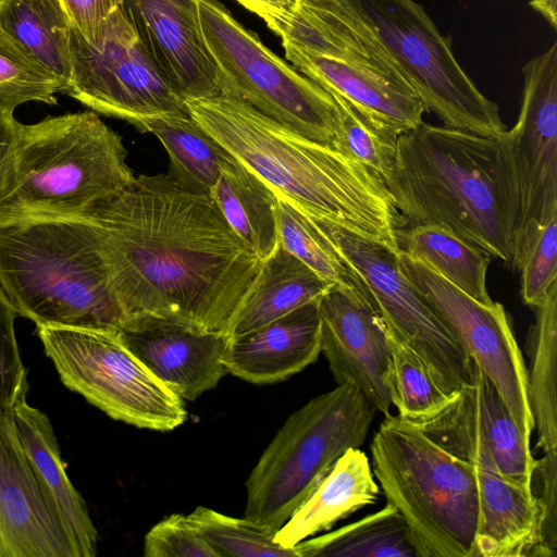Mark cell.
<instances>
[{
	"instance_id": "cell-1",
	"label": "cell",
	"mask_w": 557,
	"mask_h": 557,
	"mask_svg": "<svg viewBox=\"0 0 557 557\" xmlns=\"http://www.w3.org/2000/svg\"><path fill=\"white\" fill-rule=\"evenodd\" d=\"M86 220L124 323L156 318L232 333L262 261L210 196L187 193L166 174L138 175Z\"/></svg>"
},
{
	"instance_id": "cell-2",
	"label": "cell",
	"mask_w": 557,
	"mask_h": 557,
	"mask_svg": "<svg viewBox=\"0 0 557 557\" xmlns=\"http://www.w3.org/2000/svg\"><path fill=\"white\" fill-rule=\"evenodd\" d=\"M185 102L199 125L277 196L311 219L398 250L399 214L370 170L237 99L219 95Z\"/></svg>"
},
{
	"instance_id": "cell-3",
	"label": "cell",
	"mask_w": 557,
	"mask_h": 557,
	"mask_svg": "<svg viewBox=\"0 0 557 557\" xmlns=\"http://www.w3.org/2000/svg\"><path fill=\"white\" fill-rule=\"evenodd\" d=\"M383 183L408 225H441L509 264L510 220L497 137L422 121L398 135Z\"/></svg>"
},
{
	"instance_id": "cell-4",
	"label": "cell",
	"mask_w": 557,
	"mask_h": 557,
	"mask_svg": "<svg viewBox=\"0 0 557 557\" xmlns=\"http://www.w3.org/2000/svg\"><path fill=\"white\" fill-rule=\"evenodd\" d=\"M120 134L92 110L22 124L0 166V225L86 219L135 181Z\"/></svg>"
},
{
	"instance_id": "cell-5",
	"label": "cell",
	"mask_w": 557,
	"mask_h": 557,
	"mask_svg": "<svg viewBox=\"0 0 557 557\" xmlns=\"http://www.w3.org/2000/svg\"><path fill=\"white\" fill-rule=\"evenodd\" d=\"M0 284L17 315L36 326L120 330L124 323L86 219L0 225Z\"/></svg>"
},
{
	"instance_id": "cell-6",
	"label": "cell",
	"mask_w": 557,
	"mask_h": 557,
	"mask_svg": "<svg viewBox=\"0 0 557 557\" xmlns=\"http://www.w3.org/2000/svg\"><path fill=\"white\" fill-rule=\"evenodd\" d=\"M370 453L374 478L405 519L418 557H475L479 496L470 462L392 413Z\"/></svg>"
},
{
	"instance_id": "cell-7",
	"label": "cell",
	"mask_w": 557,
	"mask_h": 557,
	"mask_svg": "<svg viewBox=\"0 0 557 557\" xmlns=\"http://www.w3.org/2000/svg\"><path fill=\"white\" fill-rule=\"evenodd\" d=\"M286 59L327 91L397 136L417 127L425 109L366 20L348 0H308Z\"/></svg>"
},
{
	"instance_id": "cell-8",
	"label": "cell",
	"mask_w": 557,
	"mask_h": 557,
	"mask_svg": "<svg viewBox=\"0 0 557 557\" xmlns=\"http://www.w3.org/2000/svg\"><path fill=\"white\" fill-rule=\"evenodd\" d=\"M376 412L349 383L337 384L293 412L246 481L244 517L276 532L335 461L364 443Z\"/></svg>"
},
{
	"instance_id": "cell-9",
	"label": "cell",
	"mask_w": 557,
	"mask_h": 557,
	"mask_svg": "<svg viewBox=\"0 0 557 557\" xmlns=\"http://www.w3.org/2000/svg\"><path fill=\"white\" fill-rule=\"evenodd\" d=\"M197 9L221 95L249 104L312 141L333 147L336 117L332 96L271 51L220 1L198 0Z\"/></svg>"
},
{
	"instance_id": "cell-10",
	"label": "cell",
	"mask_w": 557,
	"mask_h": 557,
	"mask_svg": "<svg viewBox=\"0 0 557 557\" xmlns=\"http://www.w3.org/2000/svg\"><path fill=\"white\" fill-rule=\"evenodd\" d=\"M370 25L426 112L446 126L488 137L505 131L498 106L484 96L414 0H348Z\"/></svg>"
},
{
	"instance_id": "cell-11",
	"label": "cell",
	"mask_w": 557,
	"mask_h": 557,
	"mask_svg": "<svg viewBox=\"0 0 557 557\" xmlns=\"http://www.w3.org/2000/svg\"><path fill=\"white\" fill-rule=\"evenodd\" d=\"M60 380L110 418L154 431L187 419L183 399L128 349L119 330L36 326Z\"/></svg>"
},
{
	"instance_id": "cell-12",
	"label": "cell",
	"mask_w": 557,
	"mask_h": 557,
	"mask_svg": "<svg viewBox=\"0 0 557 557\" xmlns=\"http://www.w3.org/2000/svg\"><path fill=\"white\" fill-rule=\"evenodd\" d=\"M522 73L517 123L497 137L515 270L537 231L557 216V42L531 59Z\"/></svg>"
},
{
	"instance_id": "cell-13",
	"label": "cell",
	"mask_w": 557,
	"mask_h": 557,
	"mask_svg": "<svg viewBox=\"0 0 557 557\" xmlns=\"http://www.w3.org/2000/svg\"><path fill=\"white\" fill-rule=\"evenodd\" d=\"M311 220L352 273L387 332L421 359L447 394L456 395L470 380V359L403 271L398 250Z\"/></svg>"
},
{
	"instance_id": "cell-14",
	"label": "cell",
	"mask_w": 557,
	"mask_h": 557,
	"mask_svg": "<svg viewBox=\"0 0 557 557\" xmlns=\"http://www.w3.org/2000/svg\"><path fill=\"white\" fill-rule=\"evenodd\" d=\"M71 75L63 94L89 110L137 124L149 117L185 114V100L147 52L123 4L99 36L87 41L71 26Z\"/></svg>"
},
{
	"instance_id": "cell-15",
	"label": "cell",
	"mask_w": 557,
	"mask_h": 557,
	"mask_svg": "<svg viewBox=\"0 0 557 557\" xmlns=\"http://www.w3.org/2000/svg\"><path fill=\"white\" fill-rule=\"evenodd\" d=\"M416 425L472 466L479 496L475 557L537 556V496L500 473L463 389Z\"/></svg>"
},
{
	"instance_id": "cell-16",
	"label": "cell",
	"mask_w": 557,
	"mask_h": 557,
	"mask_svg": "<svg viewBox=\"0 0 557 557\" xmlns=\"http://www.w3.org/2000/svg\"><path fill=\"white\" fill-rule=\"evenodd\" d=\"M398 259L405 274L442 318L467 356L496 387L523 438L531 444L534 420L528 369L504 306L495 301L480 302L399 250Z\"/></svg>"
},
{
	"instance_id": "cell-17",
	"label": "cell",
	"mask_w": 557,
	"mask_h": 557,
	"mask_svg": "<svg viewBox=\"0 0 557 557\" xmlns=\"http://www.w3.org/2000/svg\"><path fill=\"white\" fill-rule=\"evenodd\" d=\"M318 308L321 352L335 382L355 385L377 412L391 414L388 332L363 290L332 285Z\"/></svg>"
},
{
	"instance_id": "cell-18",
	"label": "cell",
	"mask_w": 557,
	"mask_h": 557,
	"mask_svg": "<svg viewBox=\"0 0 557 557\" xmlns=\"http://www.w3.org/2000/svg\"><path fill=\"white\" fill-rule=\"evenodd\" d=\"M0 557H77L36 479L12 411L1 408Z\"/></svg>"
},
{
	"instance_id": "cell-19",
	"label": "cell",
	"mask_w": 557,
	"mask_h": 557,
	"mask_svg": "<svg viewBox=\"0 0 557 557\" xmlns=\"http://www.w3.org/2000/svg\"><path fill=\"white\" fill-rule=\"evenodd\" d=\"M198 0H122L154 64L184 99L221 95L216 67L206 46Z\"/></svg>"
},
{
	"instance_id": "cell-20",
	"label": "cell",
	"mask_w": 557,
	"mask_h": 557,
	"mask_svg": "<svg viewBox=\"0 0 557 557\" xmlns=\"http://www.w3.org/2000/svg\"><path fill=\"white\" fill-rule=\"evenodd\" d=\"M119 332L128 349L182 399L195 400L227 373L230 333L156 318L129 320Z\"/></svg>"
},
{
	"instance_id": "cell-21",
	"label": "cell",
	"mask_w": 557,
	"mask_h": 557,
	"mask_svg": "<svg viewBox=\"0 0 557 557\" xmlns=\"http://www.w3.org/2000/svg\"><path fill=\"white\" fill-rule=\"evenodd\" d=\"M318 301L232 335L224 357L227 373L253 384H272L313 363L321 352Z\"/></svg>"
},
{
	"instance_id": "cell-22",
	"label": "cell",
	"mask_w": 557,
	"mask_h": 557,
	"mask_svg": "<svg viewBox=\"0 0 557 557\" xmlns=\"http://www.w3.org/2000/svg\"><path fill=\"white\" fill-rule=\"evenodd\" d=\"M12 414L36 479L73 543L77 557L96 556L98 531L85 500L66 474L50 419L30 406L26 396L14 405Z\"/></svg>"
},
{
	"instance_id": "cell-23",
	"label": "cell",
	"mask_w": 557,
	"mask_h": 557,
	"mask_svg": "<svg viewBox=\"0 0 557 557\" xmlns=\"http://www.w3.org/2000/svg\"><path fill=\"white\" fill-rule=\"evenodd\" d=\"M380 486L369 457L359 447L347 449L332 466L310 495L275 532L280 545L297 543L331 530L338 521L373 505Z\"/></svg>"
},
{
	"instance_id": "cell-24",
	"label": "cell",
	"mask_w": 557,
	"mask_h": 557,
	"mask_svg": "<svg viewBox=\"0 0 557 557\" xmlns=\"http://www.w3.org/2000/svg\"><path fill=\"white\" fill-rule=\"evenodd\" d=\"M210 197L221 215L261 260L278 244L277 196L253 170L225 150Z\"/></svg>"
},
{
	"instance_id": "cell-25",
	"label": "cell",
	"mask_w": 557,
	"mask_h": 557,
	"mask_svg": "<svg viewBox=\"0 0 557 557\" xmlns=\"http://www.w3.org/2000/svg\"><path fill=\"white\" fill-rule=\"evenodd\" d=\"M332 285L278 243L262 261L231 334L249 332L306 304L318 301Z\"/></svg>"
},
{
	"instance_id": "cell-26",
	"label": "cell",
	"mask_w": 557,
	"mask_h": 557,
	"mask_svg": "<svg viewBox=\"0 0 557 557\" xmlns=\"http://www.w3.org/2000/svg\"><path fill=\"white\" fill-rule=\"evenodd\" d=\"M0 29L64 91L71 75V24L58 0H0Z\"/></svg>"
},
{
	"instance_id": "cell-27",
	"label": "cell",
	"mask_w": 557,
	"mask_h": 557,
	"mask_svg": "<svg viewBox=\"0 0 557 557\" xmlns=\"http://www.w3.org/2000/svg\"><path fill=\"white\" fill-rule=\"evenodd\" d=\"M398 250L483 304L494 300L487 292L491 257L483 250L436 224H410L396 231Z\"/></svg>"
},
{
	"instance_id": "cell-28",
	"label": "cell",
	"mask_w": 557,
	"mask_h": 557,
	"mask_svg": "<svg viewBox=\"0 0 557 557\" xmlns=\"http://www.w3.org/2000/svg\"><path fill=\"white\" fill-rule=\"evenodd\" d=\"M136 128L151 133L169 157L168 177L183 190L210 196L221 171L225 149L188 113L140 121Z\"/></svg>"
},
{
	"instance_id": "cell-29",
	"label": "cell",
	"mask_w": 557,
	"mask_h": 557,
	"mask_svg": "<svg viewBox=\"0 0 557 557\" xmlns=\"http://www.w3.org/2000/svg\"><path fill=\"white\" fill-rule=\"evenodd\" d=\"M469 370L470 380L461 388L498 470L510 481L533 488L537 459L531 444L523 438L496 387L471 359Z\"/></svg>"
},
{
	"instance_id": "cell-30",
	"label": "cell",
	"mask_w": 557,
	"mask_h": 557,
	"mask_svg": "<svg viewBox=\"0 0 557 557\" xmlns=\"http://www.w3.org/2000/svg\"><path fill=\"white\" fill-rule=\"evenodd\" d=\"M535 322L527 341L530 357V407L543 455L557 454V283L534 308Z\"/></svg>"
},
{
	"instance_id": "cell-31",
	"label": "cell",
	"mask_w": 557,
	"mask_h": 557,
	"mask_svg": "<svg viewBox=\"0 0 557 557\" xmlns=\"http://www.w3.org/2000/svg\"><path fill=\"white\" fill-rule=\"evenodd\" d=\"M297 557H418L408 525L389 503L380 510L294 546Z\"/></svg>"
},
{
	"instance_id": "cell-32",
	"label": "cell",
	"mask_w": 557,
	"mask_h": 557,
	"mask_svg": "<svg viewBox=\"0 0 557 557\" xmlns=\"http://www.w3.org/2000/svg\"><path fill=\"white\" fill-rule=\"evenodd\" d=\"M388 339L391 398L397 414L416 424L438 414L458 393L447 394L413 351L389 333Z\"/></svg>"
},
{
	"instance_id": "cell-33",
	"label": "cell",
	"mask_w": 557,
	"mask_h": 557,
	"mask_svg": "<svg viewBox=\"0 0 557 557\" xmlns=\"http://www.w3.org/2000/svg\"><path fill=\"white\" fill-rule=\"evenodd\" d=\"M327 92L335 106L336 129L333 147L370 170L383 182L393 168L398 136L347 99L335 92Z\"/></svg>"
},
{
	"instance_id": "cell-34",
	"label": "cell",
	"mask_w": 557,
	"mask_h": 557,
	"mask_svg": "<svg viewBox=\"0 0 557 557\" xmlns=\"http://www.w3.org/2000/svg\"><path fill=\"white\" fill-rule=\"evenodd\" d=\"M276 216L278 243L284 249L329 283L360 288L327 238L307 214L277 196Z\"/></svg>"
},
{
	"instance_id": "cell-35",
	"label": "cell",
	"mask_w": 557,
	"mask_h": 557,
	"mask_svg": "<svg viewBox=\"0 0 557 557\" xmlns=\"http://www.w3.org/2000/svg\"><path fill=\"white\" fill-rule=\"evenodd\" d=\"M219 557H297L274 540L275 531L248 519L234 518L203 506L187 516Z\"/></svg>"
},
{
	"instance_id": "cell-36",
	"label": "cell",
	"mask_w": 557,
	"mask_h": 557,
	"mask_svg": "<svg viewBox=\"0 0 557 557\" xmlns=\"http://www.w3.org/2000/svg\"><path fill=\"white\" fill-rule=\"evenodd\" d=\"M59 79L27 58L0 29V103L11 109L29 101L57 104Z\"/></svg>"
},
{
	"instance_id": "cell-37",
	"label": "cell",
	"mask_w": 557,
	"mask_h": 557,
	"mask_svg": "<svg viewBox=\"0 0 557 557\" xmlns=\"http://www.w3.org/2000/svg\"><path fill=\"white\" fill-rule=\"evenodd\" d=\"M519 271L521 298L525 305L534 308L557 283V216L537 231Z\"/></svg>"
},
{
	"instance_id": "cell-38",
	"label": "cell",
	"mask_w": 557,
	"mask_h": 557,
	"mask_svg": "<svg viewBox=\"0 0 557 557\" xmlns=\"http://www.w3.org/2000/svg\"><path fill=\"white\" fill-rule=\"evenodd\" d=\"M17 313L0 284V408L12 411L28 392L27 369L14 330Z\"/></svg>"
},
{
	"instance_id": "cell-39",
	"label": "cell",
	"mask_w": 557,
	"mask_h": 557,
	"mask_svg": "<svg viewBox=\"0 0 557 557\" xmlns=\"http://www.w3.org/2000/svg\"><path fill=\"white\" fill-rule=\"evenodd\" d=\"M146 557H219L187 516L173 513L154 524L145 535Z\"/></svg>"
},
{
	"instance_id": "cell-40",
	"label": "cell",
	"mask_w": 557,
	"mask_h": 557,
	"mask_svg": "<svg viewBox=\"0 0 557 557\" xmlns=\"http://www.w3.org/2000/svg\"><path fill=\"white\" fill-rule=\"evenodd\" d=\"M71 26L92 42L122 0H58Z\"/></svg>"
},
{
	"instance_id": "cell-41",
	"label": "cell",
	"mask_w": 557,
	"mask_h": 557,
	"mask_svg": "<svg viewBox=\"0 0 557 557\" xmlns=\"http://www.w3.org/2000/svg\"><path fill=\"white\" fill-rule=\"evenodd\" d=\"M14 110L0 103V166L12 153L20 133L21 123L13 115Z\"/></svg>"
},
{
	"instance_id": "cell-42",
	"label": "cell",
	"mask_w": 557,
	"mask_h": 557,
	"mask_svg": "<svg viewBox=\"0 0 557 557\" xmlns=\"http://www.w3.org/2000/svg\"><path fill=\"white\" fill-rule=\"evenodd\" d=\"M250 12L261 17L271 11H289L297 0H236Z\"/></svg>"
},
{
	"instance_id": "cell-43",
	"label": "cell",
	"mask_w": 557,
	"mask_h": 557,
	"mask_svg": "<svg viewBox=\"0 0 557 557\" xmlns=\"http://www.w3.org/2000/svg\"><path fill=\"white\" fill-rule=\"evenodd\" d=\"M530 5L537 11L553 28H556L557 0H531Z\"/></svg>"
}]
</instances>
